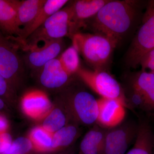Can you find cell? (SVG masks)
I'll list each match as a JSON object with an SVG mask.
<instances>
[{
    "label": "cell",
    "mask_w": 154,
    "mask_h": 154,
    "mask_svg": "<svg viewBox=\"0 0 154 154\" xmlns=\"http://www.w3.org/2000/svg\"><path fill=\"white\" fill-rule=\"evenodd\" d=\"M33 149L29 139L19 137L13 140L8 149L3 154H29Z\"/></svg>",
    "instance_id": "obj_24"
},
{
    "label": "cell",
    "mask_w": 154,
    "mask_h": 154,
    "mask_svg": "<svg viewBox=\"0 0 154 154\" xmlns=\"http://www.w3.org/2000/svg\"><path fill=\"white\" fill-rule=\"evenodd\" d=\"M40 69V83L49 89L60 88L67 82L70 76L64 69L57 58L49 61Z\"/></svg>",
    "instance_id": "obj_14"
},
{
    "label": "cell",
    "mask_w": 154,
    "mask_h": 154,
    "mask_svg": "<svg viewBox=\"0 0 154 154\" xmlns=\"http://www.w3.org/2000/svg\"><path fill=\"white\" fill-rule=\"evenodd\" d=\"M19 1L0 0V30L7 37L19 38L22 35L17 16Z\"/></svg>",
    "instance_id": "obj_13"
},
{
    "label": "cell",
    "mask_w": 154,
    "mask_h": 154,
    "mask_svg": "<svg viewBox=\"0 0 154 154\" xmlns=\"http://www.w3.org/2000/svg\"><path fill=\"white\" fill-rule=\"evenodd\" d=\"M46 0L19 1L17 8L18 24L22 29L28 26L35 19Z\"/></svg>",
    "instance_id": "obj_19"
},
{
    "label": "cell",
    "mask_w": 154,
    "mask_h": 154,
    "mask_svg": "<svg viewBox=\"0 0 154 154\" xmlns=\"http://www.w3.org/2000/svg\"><path fill=\"white\" fill-rule=\"evenodd\" d=\"M5 106V101L2 99L0 98V112L4 109Z\"/></svg>",
    "instance_id": "obj_29"
},
{
    "label": "cell",
    "mask_w": 154,
    "mask_h": 154,
    "mask_svg": "<svg viewBox=\"0 0 154 154\" xmlns=\"http://www.w3.org/2000/svg\"><path fill=\"white\" fill-rule=\"evenodd\" d=\"M142 71L154 74V48L143 56L140 63Z\"/></svg>",
    "instance_id": "obj_25"
},
{
    "label": "cell",
    "mask_w": 154,
    "mask_h": 154,
    "mask_svg": "<svg viewBox=\"0 0 154 154\" xmlns=\"http://www.w3.org/2000/svg\"><path fill=\"white\" fill-rule=\"evenodd\" d=\"M153 154H154V148H153Z\"/></svg>",
    "instance_id": "obj_31"
},
{
    "label": "cell",
    "mask_w": 154,
    "mask_h": 154,
    "mask_svg": "<svg viewBox=\"0 0 154 154\" xmlns=\"http://www.w3.org/2000/svg\"><path fill=\"white\" fill-rule=\"evenodd\" d=\"M140 3L110 0L91 19V28L95 33L110 38L117 45L137 19Z\"/></svg>",
    "instance_id": "obj_1"
},
{
    "label": "cell",
    "mask_w": 154,
    "mask_h": 154,
    "mask_svg": "<svg viewBox=\"0 0 154 154\" xmlns=\"http://www.w3.org/2000/svg\"><path fill=\"white\" fill-rule=\"evenodd\" d=\"M39 40L41 45L38 42H34L23 48L28 52L26 61L33 69H41L49 61L56 58L63 48L62 39Z\"/></svg>",
    "instance_id": "obj_8"
},
{
    "label": "cell",
    "mask_w": 154,
    "mask_h": 154,
    "mask_svg": "<svg viewBox=\"0 0 154 154\" xmlns=\"http://www.w3.org/2000/svg\"><path fill=\"white\" fill-rule=\"evenodd\" d=\"M22 105L24 112L35 118L45 115L51 107L47 95L38 90L27 92L22 97Z\"/></svg>",
    "instance_id": "obj_15"
},
{
    "label": "cell",
    "mask_w": 154,
    "mask_h": 154,
    "mask_svg": "<svg viewBox=\"0 0 154 154\" xmlns=\"http://www.w3.org/2000/svg\"><path fill=\"white\" fill-rule=\"evenodd\" d=\"M12 89L13 88L0 74V98L4 100L10 98L12 95Z\"/></svg>",
    "instance_id": "obj_26"
},
{
    "label": "cell",
    "mask_w": 154,
    "mask_h": 154,
    "mask_svg": "<svg viewBox=\"0 0 154 154\" xmlns=\"http://www.w3.org/2000/svg\"><path fill=\"white\" fill-rule=\"evenodd\" d=\"M99 114L96 123L106 129L118 126L125 116V98L97 99Z\"/></svg>",
    "instance_id": "obj_9"
},
{
    "label": "cell",
    "mask_w": 154,
    "mask_h": 154,
    "mask_svg": "<svg viewBox=\"0 0 154 154\" xmlns=\"http://www.w3.org/2000/svg\"><path fill=\"white\" fill-rule=\"evenodd\" d=\"M107 129L96 126L89 131L80 144V154H103Z\"/></svg>",
    "instance_id": "obj_17"
},
{
    "label": "cell",
    "mask_w": 154,
    "mask_h": 154,
    "mask_svg": "<svg viewBox=\"0 0 154 154\" xmlns=\"http://www.w3.org/2000/svg\"><path fill=\"white\" fill-rule=\"evenodd\" d=\"M13 141L12 136L9 133L0 134V153H5L10 147Z\"/></svg>",
    "instance_id": "obj_27"
},
{
    "label": "cell",
    "mask_w": 154,
    "mask_h": 154,
    "mask_svg": "<svg viewBox=\"0 0 154 154\" xmlns=\"http://www.w3.org/2000/svg\"><path fill=\"white\" fill-rule=\"evenodd\" d=\"M66 116L60 109H53L47 115L42 123V127L51 133H55L66 126Z\"/></svg>",
    "instance_id": "obj_23"
},
{
    "label": "cell",
    "mask_w": 154,
    "mask_h": 154,
    "mask_svg": "<svg viewBox=\"0 0 154 154\" xmlns=\"http://www.w3.org/2000/svg\"><path fill=\"white\" fill-rule=\"evenodd\" d=\"M58 154H67V153L66 152H61V153Z\"/></svg>",
    "instance_id": "obj_30"
},
{
    "label": "cell",
    "mask_w": 154,
    "mask_h": 154,
    "mask_svg": "<svg viewBox=\"0 0 154 154\" xmlns=\"http://www.w3.org/2000/svg\"><path fill=\"white\" fill-rule=\"evenodd\" d=\"M132 90L142 97L147 109L154 110V74L144 71L138 72L131 81Z\"/></svg>",
    "instance_id": "obj_16"
},
{
    "label": "cell",
    "mask_w": 154,
    "mask_h": 154,
    "mask_svg": "<svg viewBox=\"0 0 154 154\" xmlns=\"http://www.w3.org/2000/svg\"><path fill=\"white\" fill-rule=\"evenodd\" d=\"M72 17V5L56 12L26 39L25 46L42 39L56 40L69 36Z\"/></svg>",
    "instance_id": "obj_4"
},
{
    "label": "cell",
    "mask_w": 154,
    "mask_h": 154,
    "mask_svg": "<svg viewBox=\"0 0 154 154\" xmlns=\"http://www.w3.org/2000/svg\"><path fill=\"white\" fill-rule=\"evenodd\" d=\"M58 59L64 69L70 76L77 73L81 67L79 53L73 45L63 51Z\"/></svg>",
    "instance_id": "obj_22"
},
{
    "label": "cell",
    "mask_w": 154,
    "mask_h": 154,
    "mask_svg": "<svg viewBox=\"0 0 154 154\" xmlns=\"http://www.w3.org/2000/svg\"><path fill=\"white\" fill-rule=\"evenodd\" d=\"M154 134L147 122L138 127L137 134L132 148L125 154H153Z\"/></svg>",
    "instance_id": "obj_18"
},
{
    "label": "cell",
    "mask_w": 154,
    "mask_h": 154,
    "mask_svg": "<svg viewBox=\"0 0 154 154\" xmlns=\"http://www.w3.org/2000/svg\"><path fill=\"white\" fill-rule=\"evenodd\" d=\"M78 128L74 125H66L53 135V151L59 150L70 146L78 136Z\"/></svg>",
    "instance_id": "obj_21"
},
{
    "label": "cell",
    "mask_w": 154,
    "mask_h": 154,
    "mask_svg": "<svg viewBox=\"0 0 154 154\" xmlns=\"http://www.w3.org/2000/svg\"><path fill=\"white\" fill-rule=\"evenodd\" d=\"M18 47L0 30V74L12 88L23 68L22 61L17 52Z\"/></svg>",
    "instance_id": "obj_6"
},
{
    "label": "cell",
    "mask_w": 154,
    "mask_h": 154,
    "mask_svg": "<svg viewBox=\"0 0 154 154\" xmlns=\"http://www.w3.org/2000/svg\"><path fill=\"white\" fill-rule=\"evenodd\" d=\"M68 2L67 0H46L35 19L28 26L22 29L21 37L19 38H12L11 41L19 47L23 48L28 37L41 27L50 17L62 8Z\"/></svg>",
    "instance_id": "obj_12"
},
{
    "label": "cell",
    "mask_w": 154,
    "mask_h": 154,
    "mask_svg": "<svg viewBox=\"0 0 154 154\" xmlns=\"http://www.w3.org/2000/svg\"><path fill=\"white\" fill-rule=\"evenodd\" d=\"M9 128L8 119L5 116L0 113V134L7 132Z\"/></svg>",
    "instance_id": "obj_28"
},
{
    "label": "cell",
    "mask_w": 154,
    "mask_h": 154,
    "mask_svg": "<svg viewBox=\"0 0 154 154\" xmlns=\"http://www.w3.org/2000/svg\"><path fill=\"white\" fill-rule=\"evenodd\" d=\"M30 140L33 145V149L40 153L52 152L53 135L43 128L37 127L30 133Z\"/></svg>",
    "instance_id": "obj_20"
},
{
    "label": "cell",
    "mask_w": 154,
    "mask_h": 154,
    "mask_svg": "<svg viewBox=\"0 0 154 154\" xmlns=\"http://www.w3.org/2000/svg\"><path fill=\"white\" fill-rule=\"evenodd\" d=\"M70 105L73 113L80 122L86 125L97 122L98 101L90 93L85 91L77 92L71 99Z\"/></svg>",
    "instance_id": "obj_10"
},
{
    "label": "cell",
    "mask_w": 154,
    "mask_h": 154,
    "mask_svg": "<svg viewBox=\"0 0 154 154\" xmlns=\"http://www.w3.org/2000/svg\"><path fill=\"white\" fill-rule=\"evenodd\" d=\"M76 73L89 88L102 98H125L119 83L106 71L91 70L81 67Z\"/></svg>",
    "instance_id": "obj_5"
},
{
    "label": "cell",
    "mask_w": 154,
    "mask_h": 154,
    "mask_svg": "<svg viewBox=\"0 0 154 154\" xmlns=\"http://www.w3.org/2000/svg\"><path fill=\"white\" fill-rule=\"evenodd\" d=\"M109 0H79L72 3V17L71 21L69 36L79 32L85 22L95 17Z\"/></svg>",
    "instance_id": "obj_11"
},
{
    "label": "cell",
    "mask_w": 154,
    "mask_h": 154,
    "mask_svg": "<svg viewBox=\"0 0 154 154\" xmlns=\"http://www.w3.org/2000/svg\"><path fill=\"white\" fill-rule=\"evenodd\" d=\"M0 154H1V153H0Z\"/></svg>",
    "instance_id": "obj_32"
},
{
    "label": "cell",
    "mask_w": 154,
    "mask_h": 154,
    "mask_svg": "<svg viewBox=\"0 0 154 154\" xmlns=\"http://www.w3.org/2000/svg\"><path fill=\"white\" fill-rule=\"evenodd\" d=\"M74 46L94 70L106 71L113 51L115 42L98 33L78 32L71 37Z\"/></svg>",
    "instance_id": "obj_2"
},
{
    "label": "cell",
    "mask_w": 154,
    "mask_h": 154,
    "mask_svg": "<svg viewBox=\"0 0 154 154\" xmlns=\"http://www.w3.org/2000/svg\"><path fill=\"white\" fill-rule=\"evenodd\" d=\"M154 48V0L148 2L137 32L127 52L128 67L135 69L147 53Z\"/></svg>",
    "instance_id": "obj_3"
},
{
    "label": "cell",
    "mask_w": 154,
    "mask_h": 154,
    "mask_svg": "<svg viewBox=\"0 0 154 154\" xmlns=\"http://www.w3.org/2000/svg\"><path fill=\"white\" fill-rule=\"evenodd\" d=\"M138 126L130 122L107 129L103 154H125L137 134Z\"/></svg>",
    "instance_id": "obj_7"
}]
</instances>
